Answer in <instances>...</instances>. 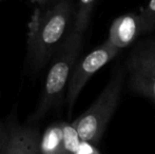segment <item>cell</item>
I'll return each instance as SVG.
<instances>
[{"label": "cell", "instance_id": "4fadbf2b", "mask_svg": "<svg viewBox=\"0 0 155 154\" xmlns=\"http://www.w3.org/2000/svg\"><path fill=\"white\" fill-rule=\"evenodd\" d=\"M6 135H8V132H4L3 130H2L1 126H0V146L4 143V140H5V138H6Z\"/></svg>", "mask_w": 155, "mask_h": 154}, {"label": "cell", "instance_id": "5b68a950", "mask_svg": "<svg viewBox=\"0 0 155 154\" xmlns=\"http://www.w3.org/2000/svg\"><path fill=\"white\" fill-rule=\"evenodd\" d=\"M128 70L131 89L155 101V41L143 42L133 51Z\"/></svg>", "mask_w": 155, "mask_h": 154}, {"label": "cell", "instance_id": "5bb4252c", "mask_svg": "<svg viewBox=\"0 0 155 154\" xmlns=\"http://www.w3.org/2000/svg\"><path fill=\"white\" fill-rule=\"evenodd\" d=\"M33 2H37V3H45L47 0H31Z\"/></svg>", "mask_w": 155, "mask_h": 154}, {"label": "cell", "instance_id": "30bf717a", "mask_svg": "<svg viewBox=\"0 0 155 154\" xmlns=\"http://www.w3.org/2000/svg\"><path fill=\"white\" fill-rule=\"evenodd\" d=\"M63 152L64 154H76L82 140L73 123H62Z\"/></svg>", "mask_w": 155, "mask_h": 154}, {"label": "cell", "instance_id": "8fae6325", "mask_svg": "<svg viewBox=\"0 0 155 154\" xmlns=\"http://www.w3.org/2000/svg\"><path fill=\"white\" fill-rule=\"evenodd\" d=\"M139 15L143 23V34L153 31L155 29V0H150Z\"/></svg>", "mask_w": 155, "mask_h": 154}, {"label": "cell", "instance_id": "9a60e30c", "mask_svg": "<svg viewBox=\"0 0 155 154\" xmlns=\"http://www.w3.org/2000/svg\"><path fill=\"white\" fill-rule=\"evenodd\" d=\"M6 136H8V135H6ZM4 143H5V140H4ZM4 143H3V144H2V145H1V146H0V154H1L2 148H3V146H4Z\"/></svg>", "mask_w": 155, "mask_h": 154}, {"label": "cell", "instance_id": "7a4b0ae2", "mask_svg": "<svg viewBox=\"0 0 155 154\" xmlns=\"http://www.w3.org/2000/svg\"><path fill=\"white\" fill-rule=\"evenodd\" d=\"M82 35L84 34L72 30L55 53L45 77L38 107L30 117V123L39 121L49 113L52 108L56 107L60 103L81 50L84 39Z\"/></svg>", "mask_w": 155, "mask_h": 154}, {"label": "cell", "instance_id": "ba28073f", "mask_svg": "<svg viewBox=\"0 0 155 154\" xmlns=\"http://www.w3.org/2000/svg\"><path fill=\"white\" fill-rule=\"evenodd\" d=\"M42 154H64L62 123H54L45 130L40 137Z\"/></svg>", "mask_w": 155, "mask_h": 154}, {"label": "cell", "instance_id": "7c38bea8", "mask_svg": "<svg viewBox=\"0 0 155 154\" xmlns=\"http://www.w3.org/2000/svg\"><path fill=\"white\" fill-rule=\"evenodd\" d=\"M76 154H100V153L97 150V148L95 147V145L91 144V143L82 142Z\"/></svg>", "mask_w": 155, "mask_h": 154}, {"label": "cell", "instance_id": "52a82bcc", "mask_svg": "<svg viewBox=\"0 0 155 154\" xmlns=\"http://www.w3.org/2000/svg\"><path fill=\"white\" fill-rule=\"evenodd\" d=\"M143 34L140 15L129 13L117 17L112 22L108 40L117 49H123L133 43Z\"/></svg>", "mask_w": 155, "mask_h": 154}, {"label": "cell", "instance_id": "2e32d148", "mask_svg": "<svg viewBox=\"0 0 155 154\" xmlns=\"http://www.w3.org/2000/svg\"><path fill=\"white\" fill-rule=\"evenodd\" d=\"M1 1H2V0H0V2H1Z\"/></svg>", "mask_w": 155, "mask_h": 154}, {"label": "cell", "instance_id": "3957f363", "mask_svg": "<svg viewBox=\"0 0 155 154\" xmlns=\"http://www.w3.org/2000/svg\"><path fill=\"white\" fill-rule=\"evenodd\" d=\"M124 75L121 69L117 70L91 107L72 123L82 142L96 145L104 135L120 98Z\"/></svg>", "mask_w": 155, "mask_h": 154}, {"label": "cell", "instance_id": "8992f818", "mask_svg": "<svg viewBox=\"0 0 155 154\" xmlns=\"http://www.w3.org/2000/svg\"><path fill=\"white\" fill-rule=\"evenodd\" d=\"M40 137L38 128L32 123L14 126L8 132L1 154H42Z\"/></svg>", "mask_w": 155, "mask_h": 154}, {"label": "cell", "instance_id": "277c9868", "mask_svg": "<svg viewBox=\"0 0 155 154\" xmlns=\"http://www.w3.org/2000/svg\"><path fill=\"white\" fill-rule=\"evenodd\" d=\"M118 52L119 49L115 48L107 39L102 44L94 49L76 64L68 84L67 103L69 114H71L76 99L90 78L109 61H111L118 54Z\"/></svg>", "mask_w": 155, "mask_h": 154}, {"label": "cell", "instance_id": "9c48e42d", "mask_svg": "<svg viewBox=\"0 0 155 154\" xmlns=\"http://www.w3.org/2000/svg\"><path fill=\"white\" fill-rule=\"evenodd\" d=\"M95 2L96 0H78L77 12L75 15L73 28L74 31L84 34L90 22V17Z\"/></svg>", "mask_w": 155, "mask_h": 154}, {"label": "cell", "instance_id": "6da1fadb", "mask_svg": "<svg viewBox=\"0 0 155 154\" xmlns=\"http://www.w3.org/2000/svg\"><path fill=\"white\" fill-rule=\"evenodd\" d=\"M69 0H59L45 10L35 8L28 25V57L33 70L42 69L65 39L71 21Z\"/></svg>", "mask_w": 155, "mask_h": 154}]
</instances>
